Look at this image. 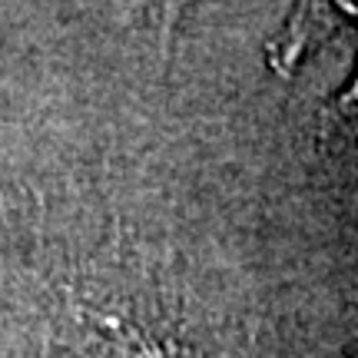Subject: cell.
I'll return each mask as SVG.
<instances>
[{"label": "cell", "mask_w": 358, "mask_h": 358, "mask_svg": "<svg viewBox=\"0 0 358 358\" xmlns=\"http://www.w3.org/2000/svg\"><path fill=\"white\" fill-rule=\"evenodd\" d=\"M64 338L83 358H209L189 342H176L133 315L87 302L66 308Z\"/></svg>", "instance_id": "1"}]
</instances>
